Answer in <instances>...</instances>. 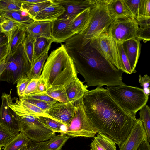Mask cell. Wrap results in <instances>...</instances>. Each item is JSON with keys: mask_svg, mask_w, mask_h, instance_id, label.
I'll list each match as a JSON object with an SVG mask.
<instances>
[{"mask_svg": "<svg viewBox=\"0 0 150 150\" xmlns=\"http://www.w3.org/2000/svg\"><path fill=\"white\" fill-rule=\"evenodd\" d=\"M83 100L86 112L97 133L108 137L120 148L131 131L136 118L125 112L107 89L101 86L87 90Z\"/></svg>", "mask_w": 150, "mask_h": 150, "instance_id": "1", "label": "cell"}, {"mask_svg": "<svg viewBox=\"0 0 150 150\" xmlns=\"http://www.w3.org/2000/svg\"><path fill=\"white\" fill-rule=\"evenodd\" d=\"M65 43L77 73L83 76L88 87L125 84L122 81L123 72L107 62L89 42L83 43L78 34L74 35Z\"/></svg>", "mask_w": 150, "mask_h": 150, "instance_id": "2", "label": "cell"}, {"mask_svg": "<svg viewBox=\"0 0 150 150\" xmlns=\"http://www.w3.org/2000/svg\"><path fill=\"white\" fill-rule=\"evenodd\" d=\"M77 73L64 45L52 51L44 64L40 79L47 89L55 86H64L74 80Z\"/></svg>", "mask_w": 150, "mask_h": 150, "instance_id": "3", "label": "cell"}, {"mask_svg": "<svg viewBox=\"0 0 150 150\" xmlns=\"http://www.w3.org/2000/svg\"><path fill=\"white\" fill-rule=\"evenodd\" d=\"M108 92L115 101L126 113L136 117L137 112L147 102L149 96L142 89L122 85L107 87Z\"/></svg>", "mask_w": 150, "mask_h": 150, "instance_id": "4", "label": "cell"}, {"mask_svg": "<svg viewBox=\"0 0 150 150\" xmlns=\"http://www.w3.org/2000/svg\"><path fill=\"white\" fill-rule=\"evenodd\" d=\"M107 0H98L91 8V19L88 27L79 34L82 41L87 43L107 31L115 20L110 16L107 8Z\"/></svg>", "mask_w": 150, "mask_h": 150, "instance_id": "5", "label": "cell"}, {"mask_svg": "<svg viewBox=\"0 0 150 150\" xmlns=\"http://www.w3.org/2000/svg\"><path fill=\"white\" fill-rule=\"evenodd\" d=\"M23 43L14 52L9 53L6 59L5 68L0 76V82L6 81L14 84L21 77L27 75L31 65L25 54Z\"/></svg>", "mask_w": 150, "mask_h": 150, "instance_id": "6", "label": "cell"}, {"mask_svg": "<svg viewBox=\"0 0 150 150\" xmlns=\"http://www.w3.org/2000/svg\"><path fill=\"white\" fill-rule=\"evenodd\" d=\"M74 116L66 126L64 132L70 138L78 137L91 138L95 137L97 131L88 117L85 111L83 98L76 102Z\"/></svg>", "mask_w": 150, "mask_h": 150, "instance_id": "7", "label": "cell"}, {"mask_svg": "<svg viewBox=\"0 0 150 150\" xmlns=\"http://www.w3.org/2000/svg\"><path fill=\"white\" fill-rule=\"evenodd\" d=\"M89 43L110 64L121 71L117 43L108 31L92 40Z\"/></svg>", "mask_w": 150, "mask_h": 150, "instance_id": "8", "label": "cell"}, {"mask_svg": "<svg viewBox=\"0 0 150 150\" xmlns=\"http://www.w3.org/2000/svg\"><path fill=\"white\" fill-rule=\"evenodd\" d=\"M20 117L21 131L32 141L39 142L48 141L56 135L46 128L37 118L31 116Z\"/></svg>", "mask_w": 150, "mask_h": 150, "instance_id": "9", "label": "cell"}, {"mask_svg": "<svg viewBox=\"0 0 150 150\" xmlns=\"http://www.w3.org/2000/svg\"><path fill=\"white\" fill-rule=\"evenodd\" d=\"M139 26L134 17L115 20L110 25L108 32L117 42L137 38Z\"/></svg>", "mask_w": 150, "mask_h": 150, "instance_id": "10", "label": "cell"}, {"mask_svg": "<svg viewBox=\"0 0 150 150\" xmlns=\"http://www.w3.org/2000/svg\"><path fill=\"white\" fill-rule=\"evenodd\" d=\"M11 98V93H2L0 122L11 132L18 134L21 130L20 117L8 106L9 101Z\"/></svg>", "mask_w": 150, "mask_h": 150, "instance_id": "11", "label": "cell"}, {"mask_svg": "<svg viewBox=\"0 0 150 150\" xmlns=\"http://www.w3.org/2000/svg\"><path fill=\"white\" fill-rule=\"evenodd\" d=\"M8 106L20 117L31 116L36 118L44 117L59 122L39 108L23 99H18L17 98L12 99L11 98L9 101Z\"/></svg>", "mask_w": 150, "mask_h": 150, "instance_id": "12", "label": "cell"}, {"mask_svg": "<svg viewBox=\"0 0 150 150\" xmlns=\"http://www.w3.org/2000/svg\"><path fill=\"white\" fill-rule=\"evenodd\" d=\"M77 15L70 18H58L52 22L51 36L53 42H65L74 35L71 30V25Z\"/></svg>", "mask_w": 150, "mask_h": 150, "instance_id": "13", "label": "cell"}, {"mask_svg": "<svg viewBox=\"0 0 150 150\" xmlns=\"http://www.w3.org/2000/svg\"><path fill=\"white\" fill-rule=\"evenodd\" d=\"M75 110L74 103L58 102L53 104L46 113L66 126L74 116Z\"/></svg>", "mask_w": 150, "mask_h": 150, "instance_id": "14", "label": "cell"}, {"mask_svg": "<svg viewBox=\"0 0 150 150\" xmlns=\"http://www.w3.org/2000/svg\"><path fill=\"white\" fill-rule=\"evenodd\" d=\"M53 0L65 9L64 14L59 18H70L77 15L84 10L91 8L97 1L96 0Z\"/></svg>", "mask_w": 150, "mask_h": 150, "instance_id": "15", "label": "cell"}, {"mask_svg": "<svg viewBox=\"0 0 150 150\" xmlns=\"http://www.w3.org/2000/svg\"><path fill=\"white\" fill-rule=\"evenodd\" d=\"M146 134L142 121L137 119L129 134L119 148V150H137Z\"/></svg>", "mask_w": 150, "mask_h": 150, "instance_id": "16", "label": "cell"}, {"mask_svg": "<svg viewBox=\"0 0 150 150\" xmlns=\"http://www.w3.org/2000/svg\"><path fill=\"white\" fill-rule=\"evenodd\" d=\"M125 54L128 59L132 73H135V68L140 56L141 45L140 41L136 38L122 43Z\"/></svg>", "mask_w": 150, "mask_h": 150, "instance_id": "17", "label": "cell"}, {"mask_svg": "<svg viewBox=\"0 0 150 150\" xmlns=\"http://www.w3.org/2000/svg\"><path fill=\"white\" fill-rule=\"evenodd\" d=\"M52 22L34 21L25 27L26 33L33 39L40 37L52 39Z\"/></svg>", "mask_w": 150, "mask_h": 150, "instance_id": "18", "label": "cell"}, {"mask_svg": "<svg viewBox=\"0 0 150 150\" xmlns=\"http://www.w3.org/2000/svg\"><path fill=\"white\" fill-rule=\"evenodd\" d=\"M107 0L108 11L114 19L134 17L124 0Z\"/></svg>", "mask_w": 150, "mask_h": 150, "instance_id": "19", "label": "cell"}, {"mask_svg": "<svg viewBox=\"0 0 150 150\" xmlns=\"http://www.w3.org/2000/svg\"><path fill=\"white\" fill-rule=\"evenodd\" d=\"M53 1L52 4L45 7L37 14L34 18V21L53 22L64 14L65 8L58 3Z\"/></svg>", "mask_w": 150, "mask_h": 150, "instance_id": "20", "label": "cell"}, {"mask_svg": "<svg viewBox=\"0 0 150 150\" xmlns=\"http://www.w3.org/2000/svg\"><path fill=\"white\" fill-rule=\"evenodd\" d=\"M77 77L68 85L64 86L70 102L75 103L83 97L88 87Z\"/></svg>", "mask_w": 150, "mask_h": 150, "instance_id": "21", "label": "cell"}, {"mask_svg": "<svg viewBox=\"0 0 150 150\" xmlns=\"http://www.w3.org/2000/svg\"><path fill=\"white\" fill-rule=\"evenodd\" d=\"M91 8L80 13L71 22V30L74 35L82 34L88 27L91 19Z\"/></svg>", "mask_w": 150, "mask_h": 150, "instance_id": "22", "label": "cell"}, {"mask_svg": "<svg viewBox=\"0 0 150 150\" xmlns=\"http://www.w3.org/2000/svg\"><path fill=\"white\" fill-rule=\"evenodd\" d=\"M90 145V150H116V144L105 135L98 133L93 137Z\"/></svg>", "mask_w": 150, "mask_h": 150, "instance_id": "23", "label": "cell"}, {"mask_svg": "<svg viewBox=\"0 0 150 150\" xmlns=\"http://www.w3.org/2000/svg\"><path fill=\"white\" fill-rule=\"evenodd\" d=\"M0 12L1 17L16 21L25 27L35 21L27 13L21 10Z\"/></svg>", "mask_w": 150, "mask_h": 150, "instance_id": "24", "label": "cell"}, {"mask_svg": "<svg viewBox=\"0 0 150 150\" xmlns=\"http://www.w3.org/2000/svg\"><path fill=\"white\" fill-rule=\"evenodd\" d=\"M50 47L48 48L41 55L33 61L27 74L28 78L31 79L40 78L45 62L48 57V51Z\"/></svg>", "mask_w": 150, "mask_h": 150, "instance_id": "25", "label": "cell"}, {"mask_svg": "<svg viewBox=\"0 0 150 150\" xmlns=\"http://www.w3.org/2000/svg\"><path fill=\"white\" fill-rule=\"evenodd\" d=\"M1 17L0 22V29L7 37L8 43L16 30L18 28L23 26L14 21L2 17Z\"/></svg>", "mask_w": 150, "mask_h": 150, "instance_id": "26", "label": "cell"}, {"mask_svg": "<svg viewBox=\"0 0 150 150\" xmlns=\"http://www.w3.org/2000/svg\"><path fill=\"white\" fill-rule=\"evenodd\" d=\"M42 93H45L58 102H70L66 93L64 86L62 85L51 86Z\"/></svg>", "mask_w": 150, "mask_h": 150, "instance_id": "27", "label": "cell"}, {"mask_svg": "<svg viewBox=\"0 0 150 150\" xmlns=\"http://www.w3.org/2000/svg\"><path fill=\"white\" fill-rule=\"evenodd\" d=\"M34 39L33 61L41 55L48 48L51 47L53 42L52 39L44 37L37 38Z\"/></svg>", "mask_w": 150, "mask_h": 150, "instance_id": "28", "label": "cell"}, {"mask_svg": "<svg viewBox=\"0 0 150 150\" xmlns=\"http://www.w3.org/2000/svg\"><path fill=\"white\" fill-rule=\"evenodd\" d=\"M53 3V0H46L44 2L35 4L22 3L21 9L34 19L38 13Z\"/></svg>", "mask_w": 150, "mask_h": 150, "instance_id": "29", "label": "cell"}, {"mask_svg": "<svg viewBox=\"0 0 150 150\" xmlns=\"http://www.w3.org/2000/svg\"><path fill=\"white\" fill-rule=\"evenodd\" d=\"M139 26L137 38L146 42L150 40V18H139L137 20Z\"/></svg>", "mask_w": 150, "mask_h": 150, "instance_id": "30", "label": "cell"}, {"mask_svg": "<svg viewBox=\"0 0 150 150\" xmlns=\"http://www.w3.org/2000/svg\"><path fill=\"white\" fill-rule=\"evenodd\" d=\"M26 33L25 27L18 28L14 33L8 44L9 52H14L23 42Z\"/></svg>", "mask_w": 150, "mask_h": 150, "instance_id": "31", "label": "cell"}, {"mask_svg": "<svg viewBox=\"0 0 150 150\" xmlns=\"http://www.w3.org/2000/svg\"><path fill=\"white\" fill-rule=\"evenodd\" d=\"M37 118L46 128L54 133L62 134L65 130L66 126L60 122L44 117H40Z\"/></svg>", "mask_w": 150, "mask_h": 150, "instance_id": "32", "label": "cell"}, {"mask_svg": "<svg viewBox=\"0 0 150 150\" xmlns=\"http://www.w3.org/2000/svg\"><path fill=\"white\" fill-rule=\"evenodd\" d=\"M70 138L65 134L56 135L49 140L45 150H61Z\"/></svg>", "mask_w": 150, "mask_h": 150, "instance_id": "33", "label": "cell"}, {"mask_svg": "<svg viewBox=\"0 0 150 150\" xmlns=\"http://www.w3.org/2000/svg\"><path fill=\"white\" fill-rule=\"evenodd\" d=\"M32 141L21 131L18 136L4 150H18L23 146L28 145Z\"/></svg>", "mask_w": 150, "mask_h": 150, "instance_id": "34", "label": "cell"}, {"mask_svg": "<svg viewBox=\"0 0 150 150\" xmlns=\"http://www.w3.org/2000/svg\"><path fill=\"white\" fill-rule=\"evenodd\" d=\"M18 134L11 132L0 122V146L5 147Z\"/></svg>", "mask_w": 150, "mask_h": 150, "instance_id": "35", "label": "cell"}, {"mask_svg": "<svg viewBox=\"0 0 150 150\" xmlns=\"http://www.w3.org/2000/svg\"><path fill=\"white\" fill-rule=\"evenodd\" d=\"M140 118L142 122L148 139L150 141V109L146 104L144 105L140 110Z\"/></svg>", "mask_w": 150, "mask_h": 150, "instance_id": "36", "label": "cell"}, {"mask_svg": "<svg viewBox=\"0 0 150 150\" xmlns=\"http://www.w3.org/2000/svg\"><path fill=\"white\" fill-rule=\"evenodd\" d=\"M34 43V39L26 32L23 44L25 54L31 65L33 61Z\"/></svg>", "mask_w": 150, "mask_h": 150, "instance_id": "37", "label": "cell"}, {"mask_svg": "<svg viewBox=\"0 0 150 150\" xmlns=\"http://www.w3.org/2000/svg\"><path fill=\"white\" fill-rule=\"evenodd\" d=\"M117 43L121 65V71L123 73L131 74L132 73V70L128 59L124 50L122 43Z\"/></svg>", "mask_w": 150, "mask_h": 150, "instance_id": "38", "label": "cell"}, {"mask_svg": "<svg viewBox=\"0 0 150 150\" xmlns=\"http://www.w3.org/2000/svg\"><path fill=\"white\" fill-rule=\"evenodd\" d=\"M21 5L18 0H0V11L20 10Z\"/></svg>", "mask_w": 150, "mask_h": 150, "instance_id": "39", "label": "cell"}, {"mask_svg": "<svg viewBox=\"0 0 150 150\" xmlns=\"http://www.w3.org/2000/svg\"><path fill=\"white\" fill-rule=\"evenodd\" d=\"M21 99L25 100L27 102L39 108L46 112L53 104L55 103L28 98H24Z\"/></svg>", "mask_w": 150, "mask_h": 150, "instance_id": "40", "label": "cell"}, {"mask_svg": "<svg viewBox=\"0 0 150 150\" xmlns=\"http://www.w3.org/2000/svg\"><path fill=\"white\" fill-rule=\"evenodd\" d=\"M150 0H141L139 10L138 19L139 18H150Z\"/></svg>", "mask_w": 150, "mask_h": 150, "instance_id": "41", "label": "cell"}, {"mask_svg": "<svg viewBox=\"0 0 150 150\" xmlns=\"http://www.w3.org/2000/svg\"><path fill=\"white\" fill-rule=\"evenodd\" d=\"M134 18L137 20L139 18V10L141 0H124Z\"/></svg>", "mask_w": 150, "mask_h": 150, "instance_id": "42", "label": "cell"}, {"mask_svg": "<svg viewBox=\"0 0 150 150\" xmlns=\"http://www.w3.org/2000/svg\"><path fill=\"white\" fill-rule=\"evenodd\" d=\"M31 79L27 77V75H24L18 79L17 83V92L19 98H21L28 85Z\"/></svg>", "mask_w": 150, "mask_h": 150, "instance_id": "43", "label": "cell"}, {"mask_svg": "<svg viewBox=\"0 0 150 150\" xmlns=\"http://www.w3.org/2000/svg\"><path fill=\"white\" fill-rule=\"evenodd\" d=\"M39 80L40 78L31 79L26 87L22 96L19 99L27 97L34 94L37 89Z\"/></svg>", "mask_w": 150, "mask_h": 150, "instance_id": "44", "label": "cell"}, {"mask_svg": "<svg viewBox=\"0 0 150 150\" xmlns=\"http://www.w3.org/2000/svg\"><path fill=\"white\" fill-rule=\"evenodd\" d=\"M139 82L143 87V91L144 94L149 96L150 93V77L147 74L142 77L141 75L139 76Z\"/></svg>", "mask_w": 150, "mask_h": 150, "instance_id": "45", "label": "cell"}, {"mask_svg": "<svg viewBox=\"0 0 150 150\" xmlns=\"http://www.w3.org/2000/svg\"><path fill=\"white\" fill-rule=\"evenodd\" d=\"M25 98H32L48 102H51L54 103H56L58 102L57 100L52 98L47 95L42 93L33 94Z\"/></svg>", "mask_w": 150, "mask_h": 150, "instance_id": "46", "label": "cell"}, {"mask_svg": "<svg viewBox=\"0 0 150 150\" xmlns=\"http://www.w3.org/2000/svg\"><path fill=\"white\" fill-rule=\"evenodd\" d=\"M48 141L37 142L32 141L28 145L27 150H45Z\"/></svg>", "mask_w": 150, "mask_h": 150, "instance_id": "47", "label": "cell"}, {"mask_svg": "<svg viewBox=\"0 0 150 150\" xmlns=\"http://www.w3.org/2000/svg\"><path fill=\"white\" fill-rule=\"evenodd\" d=\"M9 52L8 43L0 46V63L7 57Z\"/></svg>", "mask_w": 150, "mask_h": 150, "instance_id": "48", "label": "cell"}, {"mask_svg": "<svg viewBox=\"0 0 150 150\" xmlns=\"http://www.w3.org/2000/svg\"><path fill=\"white\" fill-rule=\"evenodd\" d=\"M146 134L137 150H150V145Z\"/></svg>", "mask_w": 150, "mask_h": 150, "instance_id": "49", "label": "cell"}, {"mask_svg": "<svg viewBox=\"0 0 150 150\" xmlns=\"http://www.w3.org/2000/svg\"><path fill=\"white\" fill-rule=\"evenodd\" d=\"M47 89L43 81L40 78L37 89L34 94L42 93L45 91Z\"/></svg>", "mask_w": 150, "mask_h": 150, "instance_id": "50", "label": "cell"}, {"mask_svg": "<svg viewBox=\"0 0 150 150\" xmlns=\"http://www.w3.org/2000/svg\"><path fill=\"white\" fill-rule=\"evenodd\" d=\"M8 42L7 37L0 29V46Z\"/></svg>", "mask_w": 150, "mask_h": 150, "instance_id": "51", "label": "cell"}, {"mask_svg": "<svg viewBox=\"0 0 150 150\" xmlns=\"http://www.w3.org/2000/svg\"><path fill=\"white\" fill-rule=\"evenodd\" d=\"M21 3L35 4L45 1L46 0H18Z\"/></svg>", "mask_w": 150, "mask_h": 150, "instance_id": "52", "label": "cell"}, {"mask_svg": "<svg viewBox=\"0 0 150 150\" xmlns=\"http://www.w3.org/2000/svg\"><path fill=\"white\" fill-rule=\"evenodd\" d=\"M6 59L0 63V76L6 67Z\"/></svg>", "mask_w": 150, "mask_h": 150, "instance_id": "53", "label": "cell"}, {"mask_svg": "<svg viewBox=\"0 0 150 150\" xmlns=\"http://www.w3.org/2000/svg\"><path fill=\"white\" fill-rule=\"evenodd\" d=\"M28 145H25V146H23L22 147H21V148L20 149L18 150H27L28 149Z\"/></svg>", "mask_w": 150, "mask_h": 150, "instance_id": "54", "label": "cell"}, {"mask_svg": "<svg viewBox=\"0 0 150 150\" xmlns=\"http://www.w3.org/2000/svg\"><path fill=\"white\" fill-rule=\"evenodd\" d=\"M1 18H1V16L0 14V22L1 21Z\"/></svg>", "mask_w": 150, "mask_h": 150, "instance_id": "55", "label": "cell"}, {"mask_svg": "<svg viewBox=\"0 0 150 150\" xmlns=\"http://www.w3.org/2000/svg\"><path fill=\"white\" fill-rule=\"evenodd\" d=\"M2 147L0 146V150H2Z\"/></svg>", "mask_w": 150, "mask_h": 150, "instance_id": "56", "label": "cell"}, {"mask_svg": "<svg viewBox=\"0 0 150 150\" xmlns=\"http://www.w3.org/2000/svg\"><path fill=\"white\" fill-rule=\"evenodd\" d=\"M61 150H62V149H61Z\"/></svg>", "mask_w": 150, "mask_h": 150, "instance_id": "57", "label": "cell"}]
</instances>
